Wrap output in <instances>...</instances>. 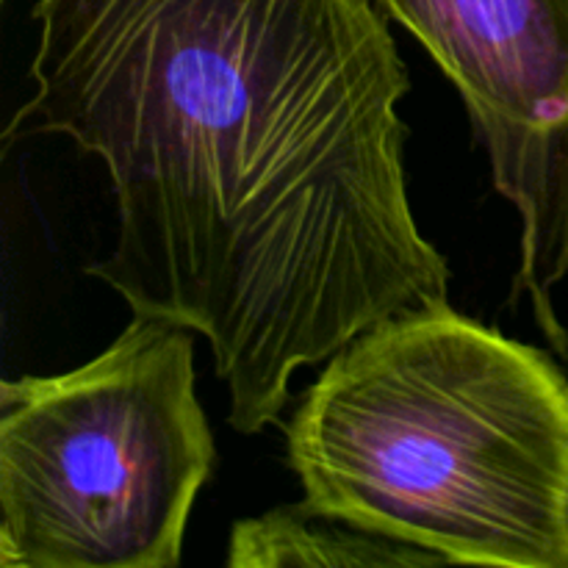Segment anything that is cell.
<instances>
[{"instance_id":"2","label":"cell","mask_w":568,"mask_h":568,"mask_svg":"<svg viewBox=\"0 0 568 568\" xmlns=\"http://www.w3.org/2000/svg\"><path fill=\"white\" fill-rule=\"evenodd\" d=\"M286 453L305 503L444 564L568 568V375L449 303L331 355Z\"/></svg>"},{"instance_id":"5","label":"cell","mask_w":568,"mask_h":568,"mask_svg":"<svg viewBox=\"0 0 568 568\" xmlns=\"http://www.w3.org/2000/svg\"><path fill=\"white\" fill-rule=\"evenodd\" d=\"M427 549L369 532L311 503L239 519L227 538L231 568H386L442 566Z\"/></svg>"},{"instance_id":"3","label":"cell","mask_w":568,"mask_h":568,"mask_svg":"<svg viewBox=\"0 0 568 568\" xmlns=\"http://www.w3.org/2000/svg\"><path fill=\"white\" fill-rule=\"evenodd\" d=\"M214 460L194 331L133 314L89 364L0 386V568H175Z\"/></svg>"},{"instance_id":"4","label":"cell","mask_w":568,"mask_h":568,"mask_svg":"<svg viewBox=\"0 0 568 568\" xmlns=\"http://www.w3.org/2000/svg\"><path fill=\"white\" fill-rule=\"evenodd\" d=\"M447 72L514 75L568 37V0H375Z\"/></svg>"},{"instance_id":"1","label":"cell","mask_w":568,"mask_h":568,"mask_svg":"<svg viewBox=\"0 0 568 568\" xmlns=\"http://www.w3.org/2000/svg\"><path fill=\"white\" fill-rule=\"evenodd\" d=\"M33 94L3 144L103 164L114 244L87 275L209 342L227 425L394 314L449 303L416 225L410 75L375 0H37Z\"/></svg>"}]
</instances>
